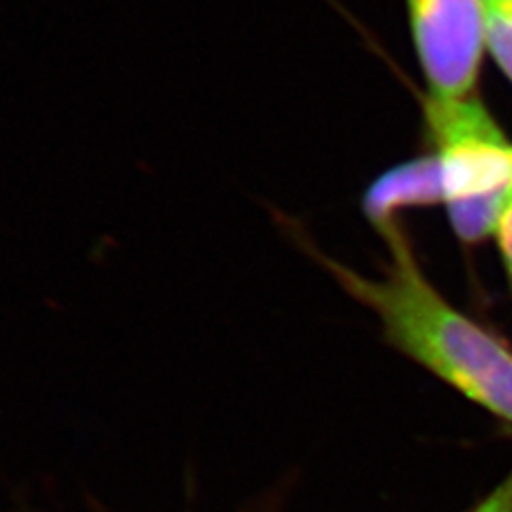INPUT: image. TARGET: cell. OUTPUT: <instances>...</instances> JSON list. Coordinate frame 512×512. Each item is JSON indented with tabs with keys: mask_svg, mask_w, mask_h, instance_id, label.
I'll list each match as a JSON object with an SVG mask.
<instances>
[{
	"mask_svg": "<svg viewBox=\"0 0 512 512\" xmlns=\"http://www.w3.org/2000/svg\"><path fill=\"white\" fill-rule=\"evenodd\" d=\"M468 512H512V468L500 483Z\"/></svg>",
	"mask_w": 512,
	"mask_h": 512,
	"instance_id": "8992f818",
	"label": "cell"
},
{
	"mask_svg": "<svg viewBox=\"0 0 512 512\" xmlns=\"http://www.w3.org/2000/svg\"><path fill=\"white\" fill-rule=\"evenodd\" d=\"M376 231L389 248V265L380 278H367L306 239L301 242L352 299L378 316L393 348L512 425V348L427 280L399 220Z\"/></svg>",
	"mask_w": 512,
	"mask_h": 512,
	"instance_id": "6da1fadb",
	"label": "cell"
},
{
	"mask_svg": "<svg viewBox=\"0 0 512 512\" xmlns=\"http://www.w3.org/2000/svg\"><path fill=\"white\" fill-rule=\"evenodd\" d=\"M408 15L429 99L472 96L487 45L483 0H408Z\"/></svg>",
	"mask_w": 512,
	"mask_h": 512,
	"instance_id": "3957f363",
	"label": "cell"
},
{
	"mask_svg": "<svg viewBox=\"0 0 512 512\" xmlns=\"http://www.w3.org/2000/svg\"><path fill=\"white\" fill-rule=\"evenodd\" d=\"M495 239H498V246H500V252H502V261H504V267H506V274L510 278V284H512V197L506 205V210L500 218V224L498 229H495Z\"/></svg>",
	"mask_w": 512,
	"mask_h": 512,
	"instance_id": "52a82bcc",
	"label": "cell"
},
{
	"mask_svg": "<svg viewBox=\"0 0 512 512\" xmlns=\"http://www.w3.org/2000/svg\"><path fill=\"white\" fill-rule=\"evenodd\" d=\"M436 203H444V192L438 156L431 154L382 173L365 192L363 212L374 229H378L382 224L399 220V212L408 207H429Z\"/></svg>",
	"mask_w": 512,
	"mask_h": 512,
	"instance_id": "277c9868",
	"label": "cell"
},
{
	"mask_svg": "<svg viewBox=\"0 0 512 512\" xmlns=\"http://www.w3.org/2000/svg\"><path fill=\"white\" fill-rule=\"evenodd\" d=\"M425 109L448 220L461 242H483L495 235L512 197V141L474 94L429 99Z\"/></svg>",
	"mask_w": 512,
	"mask_h": 512,
	"instance_id": "7a4b0ae2",
	"label": "cell"
},
{
	"mask_svg": "<svg viewBox=\"0 0 512 512\" xmlns=\"http://www.w3.org/2000/svg\"><path fill=\"white\" fill-rule=\"evenodd\" d=\"M485 43L512 82V0H483Z\"/></svg>",
	"mask_w": 512,
	"mask_h": 512,
	"instance_id": "5b68a950",
	"label": "cell"
}]
</instances>
